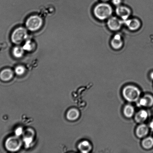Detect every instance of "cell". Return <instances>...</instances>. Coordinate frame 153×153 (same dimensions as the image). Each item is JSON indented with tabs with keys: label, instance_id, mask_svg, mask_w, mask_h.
<instances>
[{
	"label": "cell",
	"instance_id": "cell-4",
	"mask_svg": "<svg viewBox=\"0 0 153 153\" xmlns=\"http://www.w3.org/2000/svg\"><path fill=\"white\" fill-rule=\"evenodd\" d=\"M22 145V140L17 136H11L6 140L5 146L7 151L16 152L20 149Z\"/></svg>",
	"mask_w": 153,
	"mask_h": 153
},
{
	"label": "cell",
	"instance_id": "cell-2",
	"mask_svg": "<svg viewBox=\"0 0 153 153\" xmlns=\"http://www.w3.org/2000/svg\"><path fill=\"white\" fill-rule=\"evenodd\" d=\"M122 94L124 98L127 100L134 102L138 100L140 95V91L137 87L129 85L124 88Z\"/></svg>",
	"mask_w": 153,
	"mask_h": 153
},
{
	"label": "cell",
	"instance_id": "cell-19",
	"mask_svg": "<svg viewBox=\"0 0 153 153\" xmlns=\"http://www.w3.org/2000/svg\"><path fill=\"white\" fill-rule=\"evenodd\" d=\"M142 144L145 149H150L153 146V139L151 137L146 138L143 141Z\"/></svg>",
	"mask_w": 153,
	"mask_h": 153
},
{
	"label": "cell",
	"instance_id": "cell-25",
	"mask_svg": "<svg viewBox=\"0 0 153 153\" xmlns=\"http://www.w3.org/2000/svg\"><path fill=\"white\" fill-rule=\"evenodd\" d=\"M150 76L151 79H153V72L151 73Z\"/></svg>",
	"mask_w": 153,
	"mask_h": 153
},
{
	"label": "cell",
	"instance_id": "cell-5",
	"mask_svg": "<svg viewBox=\"0 0 153 153\" xmlns=\"http://www.w3.org/2000/svg\"><path fill=\"white\" fill-rule=\"evenodd\" d=\"M43 21L37 16H33L28 18L25 22L26 27L29 30L34 31L40 29L43 25Z\"/></svg>",
	"mask_w": 153,
	"mask_h": 153
},
{
	"label": "cell",
	"instance_id": "cell-20",
	"mask_svg": "<svg viewBox=\"0 0 153 153\" xmlns=\"http://www.w3.org/2000/svg\"><path fill=\"white\" fill-rule=\"evenodd\" d=\"M34 46L33 43L30 40H27L22 47L25 51L28 52L31 51L34 48Z\"/></svg>",
	"mask_w": 153,
	"mask_h": 153
},
{
	"label": "cell",
	"instance_id": "cell-21",
	"mask_svg": "<svg viewBox=\"0 0 153 153\" xmlns=\"http://www.w3.org/2000/svg\"><path fill=\"white\" fill-rule=\"evenodd\" d=\"M25 69L22 65H19L16 67L15 69V72L18 76H22L25 73Z\"/></svg>",
	"mask_w": 153,
	"mask_h": 153
},
{
	"label": "cell",
	"instance_id": "cell-8",
	"mask_svg": "<svg viewBox=\"0 0 153 153\" xmlns=\"http://www.w3.org/2000/svg\"><path fill=\"white\" fill-rule=\"evenodd\" d=\"M116 14L123 21L128 19L131 13V11L128 7L124 6H118L116 10Z\"/></svg>",
	"mask_w": 153,
	"mask_h": 153
},
{
	"label": "cell",
	"instance_id": "cell-24",
	"mask_svg": "<svg viewBox=\"0 0 153 153\" xmlns=\"http://www.w3.org/2000/svg\"><path fill=\"white\" fill-rule=\"evenodd\" d=\"M149 126L151 129H152L153 131V120L152 121H151L150 124Z\"/></svg>",
	"mask_w": 153,
	"mask_h": 153
},
{
	"label": "cell",
	"instance_id": "cell-15",
	"mask_svg": "<svg viewBox=\"0 0 153 153\" xmlns=\"http://www.w3.org/2000/svg\"><path fill=\"white\" fill-rule=\"evenodd\" d=\"M79 112L78 109L72 108L67 111L66 118L70 121H75L77 120L79 116Z\"/></svg>",
	"mask_w": 153,
	"mask_h": 153
},
{
	"label": "cell",
	"instance_id": "cell-1",
	"mask_svg": "<svg viewBox=\"0 0 153 153\" xmlns=\"http://www.w3.org/2000/svg\"><path fill=\"white\" fill-rule=\"evenodd\" d=\"M112 13V9L109 4L101 3L97 4L94 9L96 17L100 20H103L110 17Z\"/></svg>",
	"mask_w": 153,
	"mask_h": 153
},
{
	"label": "cell",
	"instance_id": "cell-7",
	"mask_svg": "<svg viewBox=\"0 0 153 153\" xmlns=\"http://www.w3.org/2000/svg\"><path fill=\"white\" fill-rule=\"evenodd\" d=\"M123 21H121L118 18L115 17L110 18L107 22V26L110 30L113 31L118 30L121 27Z\"/></svg>",
	"mask_w": 153,
	"mask_h": 153
},
{
	"label": "cell",
	"instance_id": "cell-3",
	"mask_svg": "<svg viewBox=\"0 0 153 153\" xmlns=\"http://www.w3.org/2000/svg\"><path fill=\"white\" fill-rule=\"evenodd\" d=\"M28 37V32L25 28L22 27L16 28L12 33L11 39L13 43L16 45L20 44Z\"/></svg>",
	"mask_w": 153,
	"mask_h": 153
},
{
	"label": "cell",
	"instance_id": "cell-18",
	"mask_svg": "<svg viewBox=\"0 0 153 153\" xmlns=\"http://www.w3.org/2000/svg\"><path fill=\"white\" fill-rule=\"evenodd\" d=\"M134 108L130 105H127L124 108V114L127 118H130L132 117L134 114Z\"/></svg>",
	"mask_w": 153,
	"mask_h": 153
},
{
	"label": "cell",
	"instance_id": "cell-12",
	"mask_svg": "<svg viewBox=\"0 0 153 153\" xmlns=\"http://www.w3.org/2000/svg\"><path fill=\"white\" fill-rule=\"evenodd\" d=\"M112 47L115 49L121 48L123 45V42L119 34H116L111 41Z\"/></svg>",
	"mask_w": 153,
	"mask_h": 153
},
{
	"label": "cell",
	"instance_id": "cell-17",
	"mask_svg": "<svg viewBox=\"0 0 153 153\" xmlns=\"http://www.w3.org/2000/svg\"><path fill=\"white\" fill-rule=\"evenodd\" d=\"M24 51L23 48L19 46H16L13 49L12 53L13 56L16 58H19L22 57L24 54Z\"/></svg>",
	"mask_w": 153,
	"mask_h": 153
},
{
	"label": "cell",
	"instance_id": "cell-11",
	"mask_svg": "<svg viewBox=\"0 0 153 153\" xmlns=\"http://www.w3.org/2000/svg\"><path fill=\"white\" fill-rule=\"evenodd\" d=\"M13 72L10 69H4L0 73V79L4 82L10 80L13 78Z\"/></svg>",
	"mask_w": 153,
	"mask_h": 153
},
{
	"label": "cell",
	"instance_id": "cell-10",
	"mask_svg": "<svg viewBox=\"0 0 153 153\" xmlns=\"http://www.w3.org/2000/svg\"><path fill=\"white\" fill-rule=\"evenodd\" d=\"M153 105V97L149 94H146L140 99L138 103L139 106L151 107Z\"/></svg>",
	"mask_w": 153,
	"mask_h": 153
},
{
	"label": "cell",
	"instance_id": "cell-13",
	"mask_svg": "<svg viewBox=\"0 0 153 153\" xmlns=\"http://www.w3.org/2000/svg\"><path fill=\"white\" fill-rule=\"evenodd\" d=\"M78 148L81 152L87 153L90 152L92 149L91 144L88 141H83L79 143L78 145Z\"/></svg>",
	"mask_w": 153,
	"mask_h": 153
},
{
	"label": "cell",
	"instance_id": "cell-26",
	"mask_svg": "<svg viewBox=\"0 0 153 153\" xmlns=\"http://www.w3.org/2000/svg\"><path fill=\"white\" fill-rule=\"evenodd\" d=\"M102 1H108V0H101Z\"/></svg>",
	"mask_w": 153,
	"mask_h": 153
},
{
	"label": "cell",
	"instance_id": "cell-23",
	"mask_svg": "<svg viewBox=\"0 0 153 153\" xmlns=\"http://www.w3.org/2000/svg\"><path fill=\"white\" fill-rule=\"evenodd\" d=\"M112 3L114 5L119 6L121 3V0H112Z\"/></svg>",
	"mask_w": 153,
	"mask_h": 153
},
{
	"label": "cell",
	"instance_id": "cell-16",
	"mask_svg": "<svg viewBox=\"0 0 153 153\" xmlns=\"http://www.w3.org/2000/svg\"><path fill=\"white\" fill-rule=\"evenodd\" d=\"M148 114L146 111L142 110L137 112L135 115V119L136 122L139 123H142L146 120L147 118Z\"/></svg>",
	"mask_w": 153,
	"mask_h": 153
},
{
	"label": "cell",
	"instance_id": "cell-22",
	"mask_svg": "<svg viewBox=\"0 0 153 153\" xmlns=\"http://www.w3.org/2000/svg\"><path fill=\"white\" fill-rule=\"evenodd\" d=\"M23 132V129H22V127H19L15 130V134H16V136L19 137V136L22 135Z\"/></svg>",
	"mask_w": 153,
	"mask_h": 153
},
{
	"label": "cell",
	"instance_id": "cell-14",
	"mask_svg": "<svg viewBox=\"0 0 153 153\" xmlns=\"http://www.w3.org/2000/svg\"><path fill=\"white\" fill-rule=\"evenodd\" d=\"M148 131L149 129L147 126L145 124H142L137 127L136 131V134L139 138L143 137L148 134Z\"/></svg>",
	"mask_w": 153,
	"mask_h": 153
},
{
	"label": "cell",
	"instance_id": "cell-6",
	"mask_svg": "<svg viewBox=\"0 0 153 153\" xmlns=\"http://www.w3.org/2000/svg\"><path fill=\"white\" fill-rule=\"evenodd\" d=\"M35 132L32 129L28 128L24 131L23 141L25 143V147L29 148L34 140Z\"/></svg>",
	"mask_w": 153,
	"mask_h": 153
},
{
	"label": "cell",
	"instance_id": "cell-9",
	"mask_svg": "<svg viewBox=\"0 0 153 153\" xmlns=\"http://www.w3.org/2000/svg\"><path fill=\"white\" fill-rule=\"evenodd\" d=\"M123 22L129 29L131 31H136L138 29L141 25L140 21L137 19H127Z\"/></svg>",
	"mask_w": 153,
	"mask_h": 153
}]
</instances>
